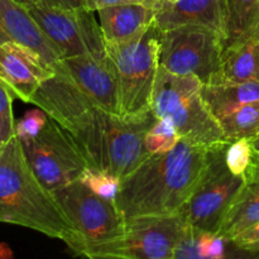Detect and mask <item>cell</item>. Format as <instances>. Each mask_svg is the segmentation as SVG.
<instances>
[{"instance_id":"obj_1","label":"cell","mask_w":259,"mask_h":259,"mask_svg":"<svg viewBox=\"0 0 259 259\" xmlns=\"http://www.w3.org/2000/svg\"><path fill=\"white\" fill-rule=\"evenodd\" d=\"M29 104L42 109L67 133L91 171L120 182L151 156L144 138L158 120L152 111L141 119L111 114L60 72L40 85Z\"/></svg>"},{"instance_id":"obj_2","label":"cell","mask_w":259,"mask_h":259,"mask_svg":"<svg viewBox=\"0 0 259 259\" xmlns=\"http://www.w3.org/2000/svg\"><path fill=\"white\" fill-rule=\"evenodd\" d=\"M210 148L180 139L167 152L151 154L121 180L114 202L124 219L179 214L201 182Z\"/></svg>"},{"instance_id":"obj_3","label":"cell","mask_w":259,"mask_h":259,"mask_svg":"<svg viewBox=\"0 0 259 259\" xmlns=\"http://www.w3.org/2000/svg\"><path fill=\"white\" fill-rule=\"evenodd\" d=\"M0 223L20 225L66 243L77 255L81 240L53 192L46 189L14 137L0 151Z\"/></svg>"},{"instance_id":"obj_4","label":"cell","mask_w":259,"mask_h":259,"mask_svg":"<svg viewBox=\"0 0 259 259\" xmlns=\"http://www.w3.org/2000/svg\"><path fill=\"white\" fill-rule=\"evenodd\" d=\"M202 82L194 75H175L159 66L151 110L174 126L180 139L211 147L228 143L219 123L201 95Z\"/></svg>"},{"instance_id":"obj_5","label":"cell","mask_w":259,"mask_h":259,"mask_svg":"<svg viewBox=\"0 0 259 259\" xmlns=\"http://www.w3.org/2000/svg\"><path fill=\"white\" fill-rule=\"evenodd\" d=\"M159 35L156 23L146 33L123 43H106V55L118 88L119 114L141 119L151 113L159 68Z\"/></svg>"},{"instance_id":"obj_6","label":"cell","mask_w":259,"mask_h":259,"mask_svg":"<svg viewBox=\"0 0 259 259\" xmlns=\"http://www.w3.org/2000/svg\"><path fill=\"white\" fill-rule=\"evenodd\" d=\"M187 223L180 214L125 219L123 235L83 250L86 259H171L184 238Z\"/></svg>"},{"instance_id":"obj_7","label":"cell","mask_w":259,"mask_h":259,"mask_svg":"<svg viewBox=\"0 0 259 259\" xmlns=\"http://www.w3.org/2000/svg\"><path fill=\"white\" fill-rule=\"evenodd\" d=\"M223 143L210 148L209 164L201 182L179 214L190 227L219 234L224 218L244 185V175H235L227 164V148Z\"/></svg>"},{"instance_id":"obj_8","label":"cell","mask_w":259,"mask_h":259,"mask_svg":"<svg viewBox=\"0 0 259 259\" xmlns=\"http://www.w3.org/2000/svg\"><path fill=\"white\" fill-rule=\"evenodd\" d=\"M53 195L80 237L78 257L83 250L123 235L125 219L114 200L101 196L81 180L57 189Z\"/></svg>"},{"instance_id":"obj_9","label":"cell","mask_w":259,"mask_h":259,"mask_svg":"<svg viewBox=\"0 0 259 259\" xmlns=\"http://www.w3.org/2000/svg\"><path fill=\"white\" fill-rule=\"evenodd\" d=\"M224 37L204 27L161 30L159 66L175 75H194L202 85H211L219 73Z\"/></svg>"},{"instance_id":"obj_10","label":"cell","mask_w":259,"mask_h":259,"mask_svg":"<svg viewBox=\"0 0 259 259\" xmlns=\"http://www.w3.org/2000/svg\"><path fill=\"white\" fill-rule=\"evenodd\" d=\"M20 143L30 168L51 192L78 181L90 169L77 146L50 116L39 133Z\"/></svg>"},{"instance_id":"obj_11","label":"cell","mask_w":259,"mask_h":259,"mask_svg":"<svg viewBox=\"0 0 259 259\" xmlns=\"http://www.w3.org/2000/svg\"><path fill=\"white\" fill-rule=\"evenodd\" d=\"M45 34L60 48L63 60L80 56L106 57L100 23L88 9H57L38 4L29 9Z\"/></svg>"},{"instance_id":"obj_12","label":"cell","mask_w":259,"mask_h":259,"mask_svg":"<svg viewBox=\"0 0 259 259\" xmlns=\"http://www.w3.org/2000/svg\"><path fill=\"white\" fill-rule=\"evenodd\" d=\"M4 42L34 52L53 72L63 60L60 48L40 29L29 9L14 0H0V43Z\"/></svg>"},{"instance_id":"obj_13","label":"cell","mask_w":259,"mask_h":259,"mask_svg":"<svg viewBox=\"0 0 259 259\" xmlns=\"http://www.w3.org/2000/svg\"><path fill=\"white\" fill-rule=\"evenodd\" d=\"M56 72L67 76L81 91L111 114H119L118 88L108 56H80L62 60ZM55 72V73H56Z\"/></svg>"},{"instance_id":"obj_14","label":"cell","mask_w":259,"mask_h":259,"mask_svg":"<svg viewBox=\"0 0 259 259\" xmlns=\"http://www.w3.org/2000/svg\"><path fill=\"white\" fill-rule=\"evenodd\" d=\"M53 75L34 52L12 42L0 43V80L15 99L30 103L40 85Z\"/></svg>"},{"instance_id":"obj_15","label":"cell","mask_w":259,"mask_h":259,"mask_svg":"<svg viewBox=\"0 0 259 259\" xmlns=\"http://www.w3.org/2000/svg\"><path fill=\"white\" fill-rule=\"evenodd\" d=\"M154 23L161 30L180 27H204L220 33L225 39L227 0H156Z\"/></svg>"},{"instance_id":"obj_16","label":"cell","mask_w":259,"mask_h":259,"mask_svg":"<svg viewBox=\"0 0 259 259\" xmlns=\"http://www.w3.org/2000/svg\"><path fill=\"white\" fill-rule=\"evenodd\" d=\"M106 43H123L139 37L154 23L156 9L147 4H124L99 10Z\"/></svg>"},{"instance_id":"obj_17","label":"cell","mask_w":259,"mask_h":259,"mask_svg":"<svg viewBox=\"0 0 259 259\" xmlns=\"http://www.w3.org/2000/svg\"><path fill=\"white\" fill-rule=\"evenodd\" d=\"M244 185L232 202L219 230V235L228 239L259 222V157L255 153L244 172Z\"/></svg>"},{"instance_id":"obj_18","label":"cell","mask_w":259,"mask_h":259,"mask_svg":"<svg viewBox=\"0 0 259 259\" xmlns=\"http://www.w3.org/2000/svg\"><path fill=\"white\" fill-rule=\"evenodd\" d=\"M171 259H259V252L240 249L232 239L187 225Z\"/></svg>"},{"instance_id":"obj_19","label":"cell","mask_w":259,"mask_h":259,"mask_svg":"<svg viewBox=\"0 0 259 259\" xmlns=\"http://www.w3.org/2000/svg\"><path fill=\"white\" fill-rule=\"evenodd\" d=\"M259 81V38L224 50L219 73L211 85Z\"/></svg>"},{"instance_id":"obj_20","label":"cell","mask_w":259,"mask_h":259,"mask_svg":"<svg viewBox=\"0 0 259 259\" xmlns=\"http://www.w3.org/2000/svg\"><path fill=\"white\" fill-rule=\"evenodd\" d=\"M201 95L214 118L259 101V81L202 85Z\"/></svg>"},{"instance_id":"obj_21","label":"cell","mask_w":259,"mask_h":259,"mask_svg":"<svg viewBox=\"0 0 259 259\" xmlns=\"http://www.w3.org/2000/svg\"><path fill=\"white\" fill-rule=\"evenodd\" d=\"M259 38V0H227L224 50Z\"/></svg>"},{"instance_id":"obj_22","label":"cell","mask_w":259,"mask_h":259,"mask_svg":"<svg viewBox=\"0 0 259 259\" xmlns=\"http://www.w3.org/2000/svg\"><path fill=\"white\" fill-rule=\"evenodd\" d=\"M228 143L253 139L259 134V101L247 104L217 118Z\"/></svg>"},{"instance_id":"obj_23","label":"cell","mask_w":259,"mask_h":259,"mask_svg":"<svg viewBox=\"0 0 259 259\" xmlns=\"http://www.w3.org/2000/svg\"><path fill=\"white\" fill-rule=\"evenodd\" d=\"M179 141L180 137L174 126L168 121L158 119L157 123L146 134L144 144H146L147 151L151 154H154L169 151L176 146Z\"/></svg>"},{"instance_id":"obj_24","label":"cell","mask_w":259,"mask_h":259,"mask_svg":"<svg viewBox=\"0 0 259 259\" xmlns=\"http://www.w3.org/2000/svg\"><path fill=\"white\" fill-rule=\"evenodd\" d=\"M13 94L0 80V151L17 137V123L13 115Z\"/></svg>"},{"instance_id":"obj_25","label":"cell","mask_w":259,"mask_h":259,"mask_svg":"<svg viewBox=\"0 0 259 259\" xmlns=\"http://www.w3.org/2000/svg\"><path fill=\"white\" fill-rule=\"evenodd\" d=\"M252 139H239L228 144L227 164L235 175H244L253 159Z\"/></svg>"},{"instance_id":"obj_26","label":"cell","mask_w":259,"mask_h":259,"mask_svg":"<svg viewBox=\"0 0 259 259\" xmlns=\"http://www.w3.org/2000/svg\"><path fill=\"white\" fill-rule=\"evenodd\" d=\"M47 119V114L39 108L28 111L17 123V137L19 139H25L35 136L45 126Z\"/></svg>"},{"instance_id":"obj_27","label":"cell","mask_w":259,"mask_h":259,"mask_svg":"<svg viewBox=\"0 0 259 259\" xmlns=\"http://www.w3.org/2000/svg\"><path fill=\"white\" fill-rule=\"evenodd\" d=\"M232 240L240 249L259 252V222L238 233L235 237L232 238Z\"/></svg>"},{"instance_id":"obj_28","label":"cell","mask_w":259,"mask_h":259,"mask_svg":"<svg viewBox=\"0 0 259 259\" xmlns=\"http://www.w3.org/2000/svg\"><path fill=\"white\" fill-rule=\"evenodd\" d=\"M124 4H147L152 5L149 0H85V9L90 12H99L100 9Z\"/></svg>"},{"instance_id":"obj_29","label":"cell","mask_w":259,"mask_h":259,"mask_svg":"<svg viewBox=\"0 0 259 259\" xmlns=\"http://www.w3.org/2000/svg\"><path fill=\"white\" fill-rule=\"evenodd\" d=\"M40 4L57 9H85V0H42Z\"/></svg>"},{"instance_id":"obj_30","label":"cell","mask_w":259,"mask_h":259,"mask_svg":"<svg viewBox=\"0 0 259 259\" xmlns=\"http://www.w3.org/2000/svg\"><path fill=\"white\" fill-rule=\"evenodd\" d=\"M14 2L18 3V4L23 5V7L28 8V9H30V8L40 4V3H42V0H14Z\"/></svg>"},{"instance_id":"obj_31","label":"cell","mask_w":259,"mask_h":259,"mask_svg":"<svg viewBox=\"0 0 259 259\" xmlns=\"http://www.w3.org/2000/svg\"><path fill=\"white\" fill-rule=\"evenodd\" d=\"M252 146H253V151H254V153L259 157V134L252 139Z\"/></svg>"},{"instance_id":"obj_32","label":"cell","mask_w":259,"mask_h":259,"mask_svg":"<svg viewBox=\"0 0 259 259\" xmlns=\"http://www.w3.org/2000/svg\"><path fill=\"white\" fill-rule=\"evenodd\" d=\"M149 2L152 3V5H154V3H156V0H149Z\"/></svg>"},{"instance_id":"obj_33","label":"cell","mask_w":259,"mask_h":259,"mask_svg":"<svg viewBox=\"0 0 259 259\" xmlns=\"http://www.w3.org/2000/svg\"><path fill=\"white\" fill-rule=\"evenodd\" d=\"M164 2H176V0H164Z\"/></svg>"}]
</instances>
